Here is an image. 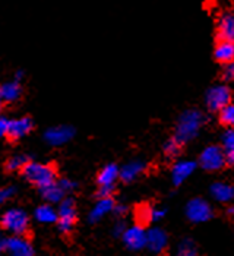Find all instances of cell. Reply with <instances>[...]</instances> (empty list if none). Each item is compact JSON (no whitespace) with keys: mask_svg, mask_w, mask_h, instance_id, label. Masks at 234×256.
Segmentation results:
<instances>
[{"mask_svg":"<svg viewBox=\"0 0 234 256\" xmlns=\"http://www.w3.org/2000/svg\"><path fill=\"white\" fill-rule=\"evenodd\" d=\"M204 123H205V116L202 112H199L196 108H189V110L183 112L176 123L174 138L182 145L195 139Z\"/></svg>","mask_w":234,"mask_h":256,"instance_id":"obj_1","label":"cell"},{"mask_svg":"<svg viewBox=\"0 0 234 256\" xmlns=\"http://www.w3.org/2000/svg\"><path fill=\"white\" fill-rule=\"evenodd\" d=\"M20 174L26 182H30L31 184L37 186L41 189L56 183L58 178V168L54 167V164H41V162H28L24 170L20 172Z\"/></svg>","mask_w":234,"mask_h":256,"instance_id":"obj_2","label":"cell"},{"mask_svg":"<svg viewBox=\"0 0 234 256\" xmlns=\"http://www.w3.org/2000/svg\"><path fill=\"white\" fill-rule=\"evenodd\" d=\"M227 164V157L226 151L220 145H210L205 150H202L199 156V166L204 170L208 172H216L221 170Z\"/></svg>","mask_w":234,"mask_h":256,"instance_id":"obj_3","label":"cell"},{"mask_svg":"<svg viewBox=\"0 0 234 256\" xmlns=\"http://www.w3.org/2000/svg\"><path fill=\"white\" fill-rule=\"evenodd\" d=\"M233 100V92L227 85H214L206 91L205 104L208 110L211 112H221L224 107H227Z\"/></svg>","mask_w":234,"mask_h":256,"instance_id":"obj_4","label":"cell"},{"mask_svg":"<svg viewBox=\"0 0 234 256\" xmlns=\"http://www.w3.org/2000/svg\"><path fill=\"white\" fill-rule=\"evenodd\" d=\"M2 227L8 232H10L15 236H24L28 232V216L20 211V210H9L3 214L2 221H0Z\"/></svg>","mask_w":234,"mask_h":256,"instance_id":"obj_5","label":"cell"},{"mask_svg":"<svg viewBox=\"0 0 234 256\" xmlns=\"http://www.w3.org/2000/svg\"><path fill=\"white\" fill-rule=\"evenodd\" d=\"M214 216V210L208 200L202 198H194L186 205V217L192 222H205Z\"/></svg>","mask_w":234,"mask_h":256,"instance_id":"obj_6","label":"cell"},{"mask_svg":"<svg viewBox=\"0 0 234 256\" xmlns=\"http://www.w3.org/2000/svg\"><path fill=\"white\" fill-rule=\"evenodd\" d=\"M58 228L62 233H70L76 222V208L75 200L70 198H64L58 205Z\"/></svg>","mask_w":234,"mask_h":256,"instance_id":"obj_7","label":"cell"},{"mask_svg":"<svg viewBox=\"0 0 234 256\" xmlns=\"http://www.w3.org/2000/svg\"><path fill=\"white\" fill-rule=\"evenodd\" d=\"M123 242L130 250H140L146 248V230L139 224L126 228L123 233Z\"/></svg>","mask_w":234,"mask_h":256,"instance_id":"obj_8","label":"cell"},{"mask_svg":"<svg viewBox=\"0 0 234 256\" xmlns=\"http://www.w3.org/2000/svg\"><path fill=\"white\" fill-rule=\"evenodd\" d=\"M196 167H198V164L192 160H178V161H176L173 167H172V180H173V183L176 186L184 183L188 178L195 173Z\"/></svg>","mask_w":234,"mask_h":256,"instance_id":"obj_9","label":"cell"},{"mask_svg":"<svg viewBox=\"0 0 234 256\" xmlns=\"http://www.w3.org/2000/svg\"><path fill=\"white\" fill-rule=\"evenodd\" d=\"M34 128V123L31 118H20L18 120L9 122V129L6 134V138L9 142H16L20 138L26 136Z\"/></svg>","mask_w":234,"mask_h":256,"instance_id":"obj_10","label":"cell"},{"mask_svg":"<svg viewBox=\"0 0 234 256\" xmlns=\"http://www.w3.org/2000/svg\"><path fill=\"white\" fill-rule=\"evenodd\" d=\"M216 37L220 41L234 42V14L226 12L220 16L216 24Z\"/></svg>","mask_w":234,"mask_h":256,"instance_id":"obj_11","label":"cell"},{"mask_svg":"<svg viewBox=\"0 0 234 256\" xmlns=\"http://www.w3.org/2000/svg\"><path fill=\"white\" fill-rule=\"evenodd\" d=\"M6 249L12 256H32L34 250L31 243L24 236H15L6 240Z\"/></svg>","mask_w":234,"mask_h":256,"instance_id":"obj_12","label":"cell"},{"mask_svg":"<svg viewBox=\"0 0 234 256\" xmlns=\"http://www.w3.org/2000/svg\"><path fill=\"white\" fill-rule=\"evenodd\" d=\"M167 246V234L161 228H151L146 232V248L152 254H160L166 249Z\"/></svg>","mask_w":234,"mask_h":256,"instance_id":"obj_13","label":"cell"},{"mask_svg":"<svg viewBox=\"0 0 234 256\" xmlns=\"http://www.w3.org/2000/svg\"><path fill=\"white\" fill-rule=\"evenodd\" d=\"M210 192L216 202H232L234 199V184L228 182H215L214 184H211Z\"/></svg>","mask_w":234,"mask_h":256,"instance_id":"obj_14","label":"cell"},{"mask_svg":"<svg viewBox=\"0 0 234 256\" xmlns=\"http://www.w3.org/2000/svg\"><path fill=\"white\" fill-rule=\"evenodd\" d=\"M74 129L70 126H56L47 130L46 139L50 145H63L74 136Z\"/></svg>","mask_w":234,"mask_h":256,"instance_id":"obj_15","label":"cell"},{"mask_svg":"<svg viewBox=\"0 0 234 256\" xmlns=\"http://www.w3.org/2000/svg\"><path fill=\"white\" fill-rule=\"evenodd\" d=\"M145 167L146 164L142 160H132L120 168V178L126 183H130L144 173Z\"/></svg>","mask_w":234,"mask_h":256,"instance_id":"obj_16","label":"cell"},{"mask_svg":"<svg viewBox=\"0 0 234 256\" xmlns=\"http://www.w3.org/2000/svg\"><path fill=\"white\" fill-rule=\"evenodd\" d=\"M118 178H120V168L116 164H107L98 173L97 183L100 188H114Z\"/></svg>","mask_w":234,"mask_h":256,"instance_id":"obj_17","label":"cell"},{"mask_svg":"<svg viewBox=\"0 0 234 256\" xmlns=\"http://www.w3.org/2000/svg\"><path fill=\"white\" fill-rule=\"evenodd\" d=\"M114 200L112 198H100L98 202L94 205V208L90 212V221L91 222H97L106 214L112 212L114 210Z\"/></svg>","mask_w":234,"mask_h":256,"instance_id":"obj_18","label":"cell"},{"mask_svg":"<svg viewBox=\"0 0 234 256\" xmlns=\"http://www.w3.org/2000/svg\"><path fill=\"white\" fill-rule=\"evenodd\" d=\"M214 58L218 63L227 64L234 60V42L232 41H218L215 46Z\"/></svg>","mask_w":234,"mask_h":256,"instance_id":"obj_19","label":"cell"},{"mask_svg":"<svg viewBox=\"0 0 234 256\" xmlns=\"http://www.w3.org/2000/svg\"><path fill=\"white\" fill-rule=\"evenodd\" d=\"M166 216V210L160 206H142L138 212V218L142 224L160 221Z\"/></svg>","mask_w":234,"mask_h":256,"instance_id":"obj_20","label":"cell"},{"mask_svg":"<svg viewBox=\"0 0 234 256\" xmlns=\"http://www.w3.org/2000/svg\"><path fill=\"white\" fill-rule=\"evenodd\" d=\"M41 194L47 202H52V204H56V202L60 204L64 199V189L60 186V183H53V184L41 189Z\"/></svg>","mask_w":234,"mask_h":256,"instance_id":"obj_21","label":"cell"},{"mask_svg":"<svg viewBox=\"0 0 234 256\" xmlns=\"http://www.w3.org/2000/svg\"><path fill=\"white\" fill-rule=\"evenodd\" d=\"M36 218L40 222L44 224H50V222H56L58 220V211L50 206V205H41L36 210Z\"/></svg>","mask_w":234,"mask_h":256,"instance_id":"obj_22","label":"cell"},{"mask_svg":"<svg viewBox=\"0 0 234 256\" xmlns=\"http://www.w3.org/2000/svg\"><path fill=\"white\" fill-rule=\"evenodd\" d=\"M0 92H2V97L3 101H8V102H12V101H16L20 97V85L18 82H9V84H4L3 86H0Z\"/></svg>","mask_w":234,"mask_h":256,"instance_id":"obj_23","label":"cell"},{"mask_svg":"<svg viewBox=\"0 0 234 256\" xmlns=\"http://www.w3.org/2000/svg\"><path fill=\"white\" fill-rule=\"evenodd\" d=\"M28 162H30V160L25 156H12V157L6 160L4 170L9 172V173H12V172H20V173Z\"/></svg>","mask_w":234,"mask_h":256,"instance_id":"obj_24","label":"cell"},{"mask_svg":"<svg viewBox=\"0 0 234 256\" xmlns=\"http://www.w3.org/2000/svg\"><path fill=\"white\" fill-rule=\"evenodd\" d=\"M177 256H198V248L190 238L182 240V243L177 248Z\"/></svg>","mask_w":234,"mask_h":256,"instance_id":"obj_25","label":"cell"},{"mask_svg":"<svg viewBox=\"0 0 234 256\" xmlns=\"http://www.w3.org/2000/svg\"><path fill=\"white\" fill-rule=\"evenodd\" d=\"M220 120L228 129H234V102H230L220 112Z\"/></svg>","mask_w":234,"mask_h":256,"instance_id":"obj_26","label":"cell"},{"mask_svg":"<svg viewBox=\"0 0 234 256\" xmlns=\"http://www.w3.org/2000/svg\"><path fill=\"white\" fill-rule=\"evenodd\" d=\"M164 154L167 156V157L173 158L176 157V156H178L180 154V150H182V144L177 140V139L173 136L172 139H168L166 144H164Z\"/></svg>","mask_w":234,"mask_h":256,"instance_id":"obj_27","label":"cell"},{"mask_svg":"<svg viewBox=\"0 0 234 256\" xmlns=\"http://www.w3.org/2000/svg\"><path fill=\"white\" fill-rule=\"evenodd\" d=\"M222 148L232 150L234 148V129H227L222 135Z\"/></svg>","mask_w":234,"mask_h":256,"instance_id":"obj_28","label":"cell"},{"mask_svg":"<svg viewBox=\"0 0 234 256\" xmlns=\"http://www.w3.org/2000/svg\"><path fill=\"white\" fill-rule=\"evenodd\" d=\"M222 78L224 80H234V60L224 64L222 68Z\"/></svg>","mask_w":234,"mask_h":256,"instance_id":"obj_29","label":"cell"},{"mask_svg":"<svg viewBox=\"0 0 234 256\" xmlns=\"http://www.w3.org/2000/svg\"><path fill=\"white\" fill-rule=\"evenodd\" d=\"M12 195H14V189L12 188L0 189V204H4L9 198H12Z\"/></svg>","mask_w":234,"mask_h":256,"instance_id":"obj_30","label":"cell"},{"mask_svg":"<svg viewBox=\"0 0 234 256\" xmlns=\"http://www.w3.org/2000/svg\"><path fill=\"white\" fill-rule=\"evenodd\" d=\"M8 129H9V122L6 118H0V138H6V134H8Z\"/></svg>","mask_w":234,"mask_h":256,"instance_id":"obj_31","label":"cell"},{"mask_svg":"<svg viewBox=\"0 0 234 256\" xmlns=\"http://www.w3.org/2000/svg\"><path fill=\"white\" fill-rule=\"evenodd\" d=\"M60 186L64 189V192H68V190H72V189L75 188V183L70 182V180H68V178H63V180L60 182Z\"/></svg>","mask_w":234,"mask_h":256,"instance_id":"obj_32","label":"cell"},{"mask_svg":"<svg viewBox=\"0 0 234 256\" xmlns=\"http://www.w3.org/2000/svg\"><path fill=\"white\" fill-rule=\"evenodd\" d=\"M124 232H126L124 222H117L116 226H114V234H116V236H123Z\"/></svg>","mask_w":234,"mask_h":256,"instance_id":"obj_33","label":"cell"},{"mask_svg":"<svg viewBox=\"0 0 234 256\" xmlns=\"http://www.w3.org/2000/svg\"><path fill=\"white\" fill-rule=\"evenodd\" d=\"M113 211L116 212L117 216H124L126 211H128V206H126V205H116Z\"/></svg>","mask_w":234,"mask_h":256,"instance_id":"obj_34","label":"cell"},{"mask_svg":"<svg viewBox=\"0 0 234 256\" xmlns=\"http://www.w3.org/2000/svg\"><path fill=\"white\" fill-rule=\"evenodd\" d=\"M226 151V157H227V162L234 164V148L232 150H224Z\"/></svg>","mask_w":234,"mask_h":256,"instance_id":"obj_35","label":"cell"},{"mask_svg":"<svg viewBox=\"0 0 234 256\" xmlns=\"http://www.w3.org/2000/svg\"><path fill=\"white\" fill-rule=\"evenodd\" d=\"M3 249H6V240H3V238L0 237V252H2Z\"/></svg>","mask_w":234,"mask_h":256,"instance_id":"obj_36","label":"cell"},{"mask_svg":"<svg viewBox=\"0 0 234 256\" xmlns=\"http://www.w3.org/2000/svg\"><path fill=\"white\" fill-rule=\"evenodd\" d=\"M227 212H228L230 216H234V206H230V208L227 210Z\"/></svg>","mask_w":234,"mask_h":256,"instance_id":"obj_37","label":"cell"},{"mask_svg":"<svg viewBox=\"0 0 234 256\" xmlns=\"http://www.w3.org/2000/svg\"><path fill=\"white\" fill-rule=\"evenodd\" d=\"M2 106H3V97H2V92H0V112H2Z\"/></svg>","mask_w":234,"mask_h":256,"instance_id":"obj_38","label":"cell"}]
</instances>
